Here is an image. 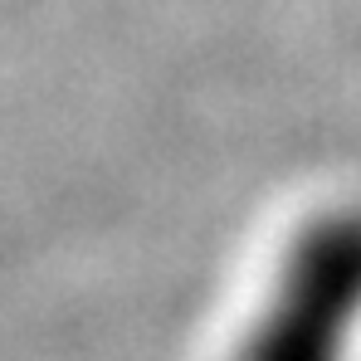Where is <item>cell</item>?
Segmentation results:
<instances>
[{"instance_id": "1", "label": "cell", "mask_w": 361, "mask_h": 361, "mask_svg": "<svg viewBox=\"0 0 361 361\" xmlns=\"http://www.w3.org/2000/svg\"><path fill=\"white\" fill-rule=\"evenodd\" d=\"M361 317V210L312 220L283 259L279 288L240 361H342Z\"/></svg>"}]
</instances>
